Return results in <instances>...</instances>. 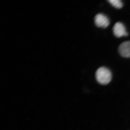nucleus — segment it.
I'll list each match as a JSON object with an SVG mask.
<instances>
[{
  "label": "nucleus",
  "mask_w": 130,
  "mask_h": 130,
  "mask_svg": "<svg viewBox=\"0 0 130 130\" xmlns=\"http://www.w3.org/2000/svg\"><path fill=\"white\" fill-rule=\"evenodd\" d=\"M96 80L99 83L106 85L110 83L112 79L111 71L105 67H101L98 69L95 73Z\"/></svg>",
  "instance_id": "f257e3e1"
},
{
  "label": "nucleus",
  "mask_w": 130,
  "mask_h": 130,
  "mask_svg": "<svg viewBox=\"0 0 130 130\" xmlns=\"http://www.w3.org/2000/svg\"><path fill=\"white\" fill-rule=\"evenodd\" d=\"M94 21L96 25L101 28H107L109 24V19L106 15L102 13H98L96 15Z\"/></svg>",
  "instance_id": "f03ea898"
},
{
  "label": "nucleus",
  "mask_w": 130,
  "mask_h": 130,
  "mask_svg": "<svg viewBox=\"0 0 130 130\" xmlns=\"http://www.w3.org/2000/svg\"><path fill=\"white\" fill-rule=\"evenodd\" d=\"M113 31L114 35L118 38L128 36V33L126 30L125 26L120 22H117L115 24L113 28Z\"/></svg>",
  "instance_id": "7ed1b4c3"
},
{
  "label": "nucleus",
  "mask_w": 130,
  "mask_h": 130,
  "mask_svg": "<svg viewBox=\"0 0 130 130\" xmlns=\"http://www.w3.org/2000/svg\"><path fill=\"white\" fill-rule=\"evenodd\" d=\"M119 53L125 58H130V41L124 42L119 47Z\"/></svg>",
  "instance_id": "20e7f679"
},
{
  "label": "nucleus",
  "mask_w": 130,
  "mask_h": 130,
  "mask_svg": "<svg viewBox=\"0 0 130 130\" xmlns=\"http://www.w3.org/2000/svg\"><path fill=\"white\" fill-rule=\"evenodd\" d=\"M108 1L116 8L119 9L123 7V3L120 0H108Z\"/></svg>",
  "instance_id": "39448f33"
}]
</instances>
